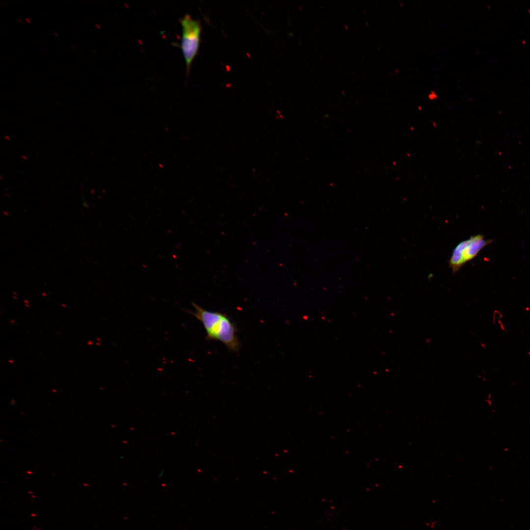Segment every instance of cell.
Listing matches in <instances>:
<instances>
[{"label":"cell","instance_id":"obj_1","mask_svg":"<svg viewBox=\"0 0 530 530\" xmlns=\"http://www.w3.org/2000/svg\"><path fill=\"white\" fill-rule=\"evenodd\" d=\"M192 305L195 312L189 313L202 323L207 341L220 342L231 352H238L240 348L236 334L238 329L230 318L225 314L207 310L193 303Z\"/></svg>","mask_w":530,"mask_h":530},{"label":"cell","instance_id":"obj_2","mask_svg":"<svg viewBox=\"0 0 530 530\" xmlns=\"http://www.w3.org/2000/svg\"><path fill=\"white\" fill-rule=\"evenodd\" d=\"M179 21L182 27L181 48L188 75L191 64L199 51L202 26L199 20L193 19L189 14H186Z\"/></svg>","mask_w":530,"mask_h":530},{"label":"cell","instance_id":"obj_3","mask_svg":"<svg viewBox=\"0 0 530 530\" xmlns=\"http://www.w3.org/2000/svg\"><path fill=\"white\" fill-rule=\"evenodd\" d=\"M491 242V240L485 239L482 235L477 234L459 242L453 249L449 261L452 272L458 271L466 263L474 259Z\"/></svg>","mask_w":530,"mask_h":530},{"label":"cell","instance_id":"obj_4","mask_svg":"<svg viewBox=\"0 0 530 530\" xmlns=\"http://www.w3.org/2000/svg\"><path fill=\"white\" fill-rule=\"evenodd\" d=\"M87 344H89V345H92L93 344V343H92V342L91 341H88Z\"/></svg>","mask_w":530,"mask_h":530},{"label":"cell","instance_id":"obj_5","mask_svg":"<svg viewBox=\"0 0 530 530\" xmlns=\"http://www.w3.org/2000/svg\"><path fill=\"white\" fill-rule=\"evenodd\" d=\"M10 321H11V322L13 323H16V322H15L14 321H13V320H10Z\"/></svg>","mask_w":530,"mask_h":530},{"label":"cell","instance_id":"obj_6","mask_svg":"<svg viewBox=\"0 0 530 530\" xmlns=\"http://www.w3.org/2000/svg\"><path fill=\"white\" fill-rule=\"evenodd\" d=\"M8 361H9V362H10V363H13V362L12 361V360H9Z\"/></svg>","mask_w":530,"mask_h":530},{"label":"cell","instance_id":"obj_7","mask_svg":"<svg viewBox=\"0 0 530 530\" xmlns=\"http://www.w3.org/2000/svg\"><path fill=\"white\" fill-rule=\"evenodd\" d=\"M24 302H25L26 303L28 304V302L27 300H24Z\"/></svg>","mask_w":530,"mask_h":530},{"label":"cell","instance_id":"obj_8","mask_svg":"<svg viewBox=\"0 0 530 530\" xmlns=\"http://www.w3.org/2000/svg\"><path fill=\"white\" fill-rule=\"evenodd\" d=\"M25 305H26V307H29V305H28V304H25Z\"/></svg>","mask_w":530,"mask_h":530},{"label":"cell","instance_id":"obj_9","mask_svg":"<svg viewBox=\"0 0 530 530\" xmlns=\"http://www.w3.org/2000/svg\"><path fill=\"white\" fill-rule=\"evenodd\" d=\"M62 306H63V307H66L64 304H62Z\"/></svg>","mask_w":530,"mask_h":530}]
</instances>
